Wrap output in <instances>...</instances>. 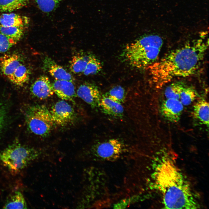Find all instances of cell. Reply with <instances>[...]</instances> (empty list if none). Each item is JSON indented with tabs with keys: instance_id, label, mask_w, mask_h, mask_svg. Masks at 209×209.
Segmentation results:
<instances>
[{
	"instance_id": "cell-4",
	"label": "cell",
	"mask_w": 209,
	"mask_h": 209,
	"mask_svg": "<svg viewBox=\"0 0 209 209\" xmlns=\"http://www.w3.org/2000/svg\"><path fill=\"white\" fill-rule=\"evenodd\" d=\"M49 156L33 148L15 142L0 152V161L12 173L16 174L34 161Z\"/></svg>"
},
{
	"instance_id": "cell-2",
	"label": "cell",
	"mask_w": 209,
	"mask_h": 209,
	"mask_svg": "<svg viewBox=\"0 0 209 209\" xmlns=\"http://www.w3.org/2000/svg\"><path fill=\"white\" fill-rule=\"evenodd\" d=\"M154 186L162 194L167 209H196L199 206L190 185L170 159L163 158L155 168Z\"/></svg>"
},
{
	"instance_id": "cell-24",
	"label": "cell",
	"mask_w": 209,
	"mask_h": 209,
	"mask_svg": "<svg viewBox=\"0 0 209 209\" xmlns=\"http://www.w3.org/2000/svg\"><path fill=\"white\" fill-rule=\"evenodd\" d=\"M63 0H34L38 8L42 12L49 13L55 10Z\"/></svg>"
},
{
	"instance_id": "cell-1",
	"label": "cell",
	"mask_w": 209,
	"mask_h": 209,
	"mask_svg": "<svg viewBox=\"0 0 209 209\" xmlns=\"http://www.w3.org/2000/svg\"><path fill=\"white\" fill-rule=\"evenodd\" d=\"M208 47V39L202 37L172 50L146 68L150 81L158 88L174 78L194 75L201 66Z\"/></svg>"
},
{
	"instance_id": "cell-15",
	"label": "cell",
	"mask_w": 209,
	"mask_h": 209,
	"mask_svg": "<svg viewBox=\"0 0 209 209\" xmlns=\"http://www.w3.org/2000/svg\"><path fill=\"white\" fill-rule=\"evenodd\" d=\"M193 117L200 122L209 126V103L206 100L201 99L194 104L193 110Z\"/></svg>"
},
{
	"instance_id": "cell-17",
	"label": "cell",
	"mask_w": 209,
	"mask_h": 209,
	"mask_svg": "<svg viewBox=\"0 0 209 209\" xmlns=\"http://www.w3.org/2000/svg\"><path fill=\"white\" fill-rule=\"evenodd\" d=\"M27 206L22 193L19 191H15L8 197L3 208L5 209H25Z\"/></svg>"
},
{
	"instance_id": "cell-28",
	"label": "cell",
	"mask_w": 209,
	"mask_h": 209,
	"mask_svg": "<svg viewBox=\"0 0 209 209\" xmlns=\"http://www.w3.org/2000/svg\"><path fill=\"white\" fill-rule=\"evenodd\" d=\"M5 107L0 102V131L4 125L6 119V112Z\"/></svg>"
},
{
	"instance_id": "cell-10",
	"label": "cell",
	"mask_w": 209,
	"mask_h": 209,
	"mask_svg": "<svg viewBox=\"0 0 209 209\" xmlns=\"http://www.w3.org/2000/svg\"><path fill=\"white\" fill-rule=\"evenodd\" d=\"M30 91L35 97L41 99H46L54 93L52 84L48 78L42 75L38 78L32 84Z\"/></svg>"
},
{
	"instance_id": "cell-9",
	"label": "cell",
	"mask_w": 209,
	"mask_h": 209,
	"mask_svg": "<svg viewBox=\"0 0 209 209\" xmlns=\"http://www.w3.org/2000/svg\"><path fill=\"white\" fill-rule=\"evenodd\" d=\"M183 106L179 100L168 98L163 102L161 107V113L167 120L173 122L180 120Z\"/></svg>"
},
{
	"instance_id": "cell-22",
	"label": "cell",
	"mask_w": 209,
	"mask_h": 209,
	"mask_svg": "<svg viewBox=\"0 0 209 209\" xmlns=\"http://www.w3.org/2000/svg\"><path fill=\"white\" fill-rule=\"evenodd\" d=\"M102 67L100 60L94 56L90 55L86 67L83 73L85 75L96 74L100 71Z\"/></svg>"
},
{
	"instance_id": "cell-6",
	"label": "cell",
	"mask_w": 209,
	"mask_h": 209,
	"mask_svg": "<svg viewBox=\"0 0 209 209\" xmlns=\"http://www.w3.org/2000/svg\"><path fill=\"white\" fill-rule=\"evenodd\" d=\"M124 149V145L120 140L112 138L94 145L89 153L78 158L80 160L90 159L113 161L121 157Z\"/></svg>"
},
{
	"instance_id": "cell-13",
	"label": "cell",
	"mask_w": 209,
	"mask_h": 209,
	"mask_svg": "<svg viewBox=\"0 0 209 209\" xmlns=\"http://www.w3.org/2000/svg\"><path fill=\"white\" fill-rule=\"evenodd\" d=\"M99 107L104 113L109 116L116 118H121L123 116L124 110L121 104L105 94L102 96Z\"/></svg>"
},
{
	"instance_id": "cell-18",
	"label": "cell",
	"mask_w": 209,
	"mask_h": 209,
	"mask_svg": "<svg viewBox=\"0 0 209 209\" xmlns=\"http://www.w3.org/2000/svg\"><path fill=\"white\" fill-rule=\"evenodd\" d=\"M8 78L14 84L23 86L29 79V71L26 66L21 64Z\"/></svg>"
},
{
	"instance_id": "cell-5",
	"label": "cell",
	"mask_w": 209,
	"mask_h": 209,
	"mask_svg": "<svg viewBox=\"0 0 209 209\" xmlns=\"http://www.w3.org/2000/svg\"><path fill=\"white\" fill-rule=\"evenodd\" d=\"M27 125L34 134L46 137L50 133L55 123L50 111L44 105L28 107L25 111Z\"/></svg>"
},
{
	"instance_id": "cell-19",
	"label": "cell",
	"mask_w": 209,
	"mask_h": 209,
	"mask_svg": "<svg viewBox=\"0 0 209 209\" xmlns=\"http://www.w3.org/2000/svg\"><path fill=\"white\" fill-rule=\"evenodd\" d=\"M28 0H0V12H11L28 5Z\"/></svg>"
},
{
	"instance_id": "cell-16",
	"label": "cell",
	"mask_w": 209,
	"mask_h": 209,
	"mask_svg": "<svg viewBox=\"0 0 209 209\" xmlns=\"http://www.w3.org/2000/svg\"><path fill=\"white\" fill-rule=\"evenodd\" d=\"M19 55L16 54L3 57L0 62L1 69L4 75L8 77L21 64Z\"/></svg>"
},
{
	"instance_id": "cell-14",
	"label": "cell",
	"mask_w": 209,
	"mask_h": 209,
	"mask_svg": "<svg viewBox=\"0 0 209 209\" xmlns=\"http://www.w3.org/2000/svg\"><path fill=\"white\" fill-rule=\"evenodd\" d=\"M28 17L14 13H4L0 15V25L24 28L28 25Z\"/></svg>"
},
{
	"instance_id": "cell-7",
	"label": "cell",
	"mask_w": 209,
	"mask_h": 209,
	"mask_svg": "<svg viewBox=\"0 0 209 209\" xmlns=\"http://www.w3.org/2000/svg\"><path fill=\"white\" fill-rule=\"evenodd\" d=\"M50 111L55 124L61 126L72 122L75 118L73 108L65 100L57 102L52 106Z\"/></svg>"
},
{
	"instance_id": "cell-21",
	"label": "cell",
	"mask_w": 209,
	"mask_h": 209,
	"mask_svg": "<svg viewBox=\"0 0 209 209\" xmlns=\"http://www.w3.org/2000/svg\"><path fill=\"white\" fill-rule=\"evenodd\" d=\"M199 96L197 91L193 87L185 84L180 94L179 100L183 105H188Z\"/></svg>"
},
{
	"instance_id": "cell-27",
	"label": "cell",
	"mask_w": 209,
	"mask_h": 209,
	"mask_svg": "<svg viewBox=\"0 0 209 209\" xmlns=\"http://www.w3.org/2000/svg\"><path fill=\"white\" fill-rule=\"evenodd\" d=\"M17 42L0 33V53L8 51Z\"/></svg>"
},
{
	"instance_id": "cell-26",
	"label": "cell",
	"mask_w": 209,
	"mask_h": 209,
	"mask_svg": "<svg viewBox=\"0 0 209 209\" xmlns=\"http://www.w3.org/2000/svg\"><path fill=\"white\" fill-rule=\"evenodd\" d=\"M105 95L112 100L121 104L125 98V90L122 86L118 85L111 88Z\"/></svg>"
},
{
	"instance_id": "cell-8",
	"label": "cell",
	"mask_w": 209,
	"mask_h": 209,
	"mask_svg": "<svg viewBox=\"0 0 209 209\" xmlns=\"http://www.w3.org/2000/svg\"><path fill=\"white\" fill-rule=\"evenodd\" d=\"M76 94L92 108L99 107L102 96L95 85L88 82L81 84L77 90Z\"/></svg>"
},
{
	"instance_id": "cell-11",
	"label": "cell",
	"mask_w": 209,
	"mask_h": 209,
	"mask_svg": "<svg viewBox=\"0 0 209 209\" xmlns=\"http://www.w3.org/2000/svg\"><path fill=\"white\" fill-rule=\"evenodd\" d=\"M52 84L54 93L59 98L62 100L74 102L77 94L73 82L55 80Z\"/></svg>"
},
{
	"instance_id": "cell-25",
	"label": "cell",
	"mask_w": 209,
	"mask_h": 209,
	"mask_svg": "<svg viewBox=\"0 0 209 209\" xmlns=\"http://www.w3.org/2000/svg\"><path fill=\"white\" fill-rule=\"evenodd\" d=\"M24 31L23 28L15 27H5L0 25V33L17 42L22 37Z\"/></svg>"
},
{
	"instance_id": "cell-12",
	"label": "cell",
	"mask_w": 209,
	"mask_h": 209,
	"mask_svg": "<svg viewBox=\"0 0 209 209\" xmlns=\"http://www.w3.org/2000/svg\"><path fill=\"white\" fill-rule=\"evenodd\" d=\"M44 70L48 72L55 80H64L72 82L74 78L72 75L53 60L46 57L43 61Z\"/></svg>"
},
{
	"instance_id": "cell-3",
	"label": "cell",
	"mask_w": 209,
	"mask_h": 209,
	"mask_svg": "<svg viewBox=\"0 0 209 209\" xmlns=\"http://www.w3.org/2000/svg\"><path fill=\"white\" fill-rule=\"evenodd\" d=\"M163 42L157 35L142 36L127 45L124 51L125 59L134 67L146 69L156 61Z\"/></svg>"
},
{
	"instance_id": "cell-20",
	"label": "cell",
	"mask_w": 209,
	"mask_h": 209,
	"mask_svg": "<svg viewBox=\"0 0 209 209\" xmlns=\"http://www.w3.org/2000/svg\"><path fill=\"white\" fill-rule=\"evenodd\" d=\"M89 55H75L70 61V68L73 73H83L85 70L89 59Z\"/></svg>"
},
{
	"instance_id": "cell-23",
	"label": "cell",
	"mask_w": 209,
	"mask_h": 209,
	"mask_svg": "<svg viewBox=\"0 0 209 209\" xmlns=\"http://www.w3.org/2000/svg\"><path fill=\"white\" fill-rule=\"evenodd\" d=\"M185 84L181 82H177L169 85L165 91V95L166 98L179 100L181 93Z\"/></svg>"
}]
</instances>
